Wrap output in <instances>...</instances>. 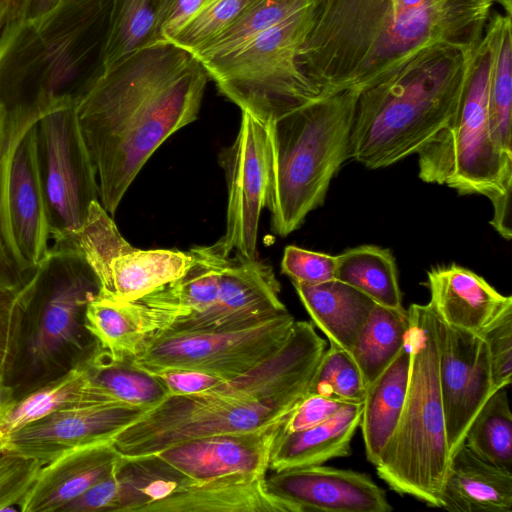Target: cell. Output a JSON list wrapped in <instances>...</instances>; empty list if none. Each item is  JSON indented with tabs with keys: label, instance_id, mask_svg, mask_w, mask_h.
<instances>
[{
	"label": "cell",
	"instance_id": "cell-1",
	"mask_svg": "<svg viewBox=\"0 0 512 512\" xmlns=\"http://www.w3.org/2000/svg\"><path fill=\"white\" fill-rule=\"evenodd\" d=\"M208 78L192 53L160 42L100 70L75 97L99 202L109 215L151 155L197 119Z\"/></svg>",
	"mask_w": 512,
	"mask_h": 512
},
{
	"label": "cell",
	"instance_id": "cell-2",
	"mask_svg": "<svg viewBox=\"0 0 512 512\" xmlns=\"http://www.w3.org/2000/svg\"><path fill=\"white\" fill-rule=\"evenodd\" d=\"M495 0H313L297 62L320 91L361 93L439 45L475 47Z\"/></svg>",
	"mask_w": 512,
	"mask_h": 512
},
{
	"label": "cell",
	"instance_id": "cell-3",
	"mask_svg": "<svg viewBox=\"0 0 512 512\" xmlns=\"http://www.w3.org/2000/svg\"><path fill=\"white\" fill-rule=\"evenodd\" d=\"M326 341L308 321H295L285 344L249 372L195 394H169L113 438L122 457L177 443L265 427L283 420L307 395Z\"/></svg>",
	"mask_w": 512,
	"mask_h": 512
},
{
	"label": "cell",
	"instance_id": "cell-4",
	"mask_svg": "<svg viewBox=\"0 0 512 512\" xmlns=\"http://www.w3.org/2000/svg\"><path fill=\"white\" fill-rule=\"evenodd\" d=\"M477 46L431 47L362 91L349 159L379 169L417 154L456 115Z\"/></svg>",
	"mask_w": 512,
	"mask_h": 512
},
{
	"label": "cell",
	"instance_id": "cell-5",
	"mask_svg": "<svg viewBox=\"0 0 512 512\" xmlns=\"http://www.w3.org/2000/svg\"><path fill=\"white\" fill-rule=\"evenodd\" d=\"M358 92L322 95L265 124L269 148L266 207L273 233L286 237L324 203L349 159Z\"/></svg>",
	"mask_w": 512,
	"mask_h": 512
},
{
	"label": "cell",
	"instance_id": "cell-6",
	"mask_svg": "<svg viewBox=\"0 0 512 512\" xmlns=\"http://www.w3.org/2000/svg\"><path fill=\"white\" fill-rule=\"evenodd\" d=\"M407 314L410 369L405 402L375 467L395 492L439 508L451 461L439 383L440 318L430 303L412 304Z\"/></svg>",
	"mask_w": 512,
	"mask_h": 512
},
{
	"label": "cell",
	"instance_id": "cell-7",
	"mask_svg": "<svg viewBox=\"0 0 512 512\" xmlns=\"http://www.w3.org/2000/svg\"><path fill=\"white\" fill-rule=\"evenodd\" d=\"M494 37L489 22L453 119L417 153L419 178L460 195H481L493 207L492 227L510 240L512 160L494 143L488 125V96Z\"/></svg>",
	"mask_w": 512,
	"mask_h": 512
},
{
	"label": "cell",
	"instance_id": "cell-8",
	"mask_svg": "<svg viewBox=\"0 0 512 512\" xmlns=\"http://www.w3.org/2000/svg\"><path fill=\"white\" fill-rule=\"evenodd\" d=\"M312 2L233 54L203 65L224 96L264 124L320 95L297 62Z\"/></svg>",
	"mask_w": 512,
	"mask_h": 512
},
{
	"label": "cell",
	"instance_id": "cell-9",
	"mask_svg": "<svg viewBox=\"0 0 512 512\" xmlns=\"http://www.w3.org/2000/svg\"><path fill=\"white\" fill-rule=\"evenodd\" d=\"M37 162L50 237L71 240L99 201L96 173L75 112L74 99H57L36 122Z\"/></svg>",
	"mask_w": 512,
	"mask_h": 512
},
{
	"label": "cell",
	"instance_id": "cell-10",
	"mask_svg": "<svg viewBox=\"0 0 512 512\" xmlns=\"http://www.w3.org/2000/svg\"><path fill=\"white\" fill-rule=\"evenodd\" d=\"M295 321L287 311L240 329L152 335L132 361L152 374L194 370L231 380L272 357L289 338Z\"/></svg>",
	"mask_w": 512,
	"mask_h": 512
},
{
	"label": "cell",
	"instance_id": "cell-11",
	"mask_svg": "<svg viewBox=\"0 0 512 512\" xmlns=\"http://www.w3.org/2000/svg\"><path fill=\"white\" fill-rule=\"evenodd\" d=\"M285 419L255 430L187 440L155 453L122 457L119 467L134 476L174 483L263 479Z\"/></svg>",
	"mask_w": 512,
	"mask_h": 512
},
{
	"label": "cell",
	"instance_id": "cell-12",
	"mask_svg": "<svg viewBox=\"0 0 512 512\" xmlns=\"http://www.w3.org/2000/svg\"><path fill=\"white\" fill-rule=\"evenodd\" d=\"M38 107L11 110L3 168L2 211L9 248L30 274L49 252L50 230L37 162Z\"/></svg>",
	"mask_w": 512,
	"mask_h": 512
},
{
	"label": "cell",
	"instance_id": "cell-13",
	"mask_svg": "<svg viewBox=\"0 0 512 512\" xmlns=\"http://www.w3.org/2000/svg\"><path fill=\"white\" fill-rule=\"evenodd\" d=\"M99 283V295L134 301L180 277L191 255L174 249L134 248L109 213L94 201L80 231L70 240Z\"/></svg>",
	"mask_w": 512,
	"mask_h": 512
},
{
	"label": "cell",
	"instance_id": "cell-14",
	"mask_svg": "<svg viewBox=\"0 0 512 512\" xmlns=\"http://www.w3.org/2000/svg\"><path fill=\"white\" fill-rule=\"evenodd\" d=\"M99 290L95 274L71 241L54 242L30 279L29 299L38 310L28 345L33 362H48L65 347L80 346L86 306Z\"/></svg>",
	"mask_w": 512,
	"mask_h": 512
},
{
	"label": "cell",
	"instance_id": "cell-15",
	"mask_svg": "<svg viewBox=\"0 0 512 512\" xmlns=\"http://www.w3.org/2000/svg\"><path fill=\"white\" fill-rule=\"evenodd\" d=\"M111 0H63L34 23L47 63L50 101L75 97L100 70Z\"/></svg>",
	"mask_w": 512,
	"mask_h": 512
},
{
	"label": "cell",
	"instance_id": "cell-16",
	"mask_svg": "<svg viewBox=\"0 0 512 512\" xmlns=\"http://www.w3.org/2000/svg\"><path fill=\"white\" fill-rule=\"evenodd\" d=\"M240 128L234 142L220 154L228 203L226 229L215 243L229 256L235 251L257 258L258 225L266 207L269 185V148L266 125L241 111Z\"/></svg>",
	"mask_w": 512,
	"mask_h": 512
},
{
	"label": "cell",
	"instance_id": "cell-17",
	"mask_svg": "<svg viewBox=\"0 0 512 512\" xmlns=\"http://www.w3.org/2000/svg\"><path fill=\"white\" fill-rule=\"evenodd\" d=\"M115 512H295L270 494L265 480L174 483L127 474L118 467Z\"/></svg>",
	"mask_w": 512,
	"mask_h": 512
},
{
	"label": "cell",
	"instance_id": "cell-18",
	"mask_svg": "<svg viewBox=\"0 0 512 512\" xmlns=\"http://www.w3.org/2000/svg\"><path fill=\"white\" fill-rule=\"evenodd\" d=\"M272 267L258 258L226 257L218 296L204 311L176 318L152 335L232 330L252 326L287 312ZM148 337V336H147Z\"/></svg>",
	"mask_w": 512,
	"mask_h": 512
},
{
	"label": "cell",
	"instance_id": "cell-19",
	"mask_svg": "<svg viewBox=\"0 0 512 512\" xmlns=\"http://www.w3.org/2000/svg\"><path fill=\"white\" fill-rule=\"evenodd\" d=\"M439 383L448 447L452 454L480 408L496 391L488 347L478 334L439 325Z\"/></svg>",
	"mask_w": 512,
	"mask_h": 512
},
{
	"label": "cell",
	"instance_id": "cell-20",
	"mask_svg": "<svg viewBox=\"0 0 512 512\" xmlns=\"http://www.w3.org/2000/svg\"><path fill=\"white\" fill-rule=\"evenodd\" d=\"M147 410L126 403L68 407L21 427L0 445L44 465L71 450L113 441Z\"/></svg>",
	"mask_w": 512,
	"mask_h": 512
},
{
	"label": "cell",
	"instance_id": "cell-21",
	"mask_svg": "<svg viewBox=\"0 0 512 512\" xmlns=\"http://www.w3.org/2000/svg\"><path fill=\"white\" fill-rule=\"evenodd\" d=\"M266 488L296 512H389L386 492L370 475L314 465L273 472Z\"/></svg>",
	"mask_w": 512,
	"mask_h": 512
},
{
	"label": "cell",
	"instance_id": "cell-22",
	"mask_svg": "<svg viewBox=\"0 0 512 512\" xmlns=\"http://www.w3.org/2000/svg\"><path fill=\"white\" fill-rule=\"evenodd\" d=\"M189 253L190 265L180 277L132 301L141 317L145 337L171 320L204 311L215 302L220 273L228 256L216 243L194 246Z\"/></svg>",
	"mask_w": 512,
	"mask_h": 512
},
{
	"label": "cell",
	"instance_id": "cell-23",
	"mask_svg": "<svg viewBox=\"0 0 512 512\" xmlns=\"http://www.w3.org/2000/svg\"><path fill=\"white\" fill-rule=\"evenodd\" d=\"M122 456L105 441L64 453L41 466L21 501L22 512H61L97 482L114 473Z\"/></svg>",
	"mask_w": 512,
	"mask_h": 512
},
{
	"label": "cell",
	"instance_id": "cell-24",
	"mask_svg": "<svg viewBox=\"0 0 512 512\" xmlns=\"http://www.w3.org/2000/svg\"><path fill=\"white\" fill-rule=\"evenodd\" d=\"M425 285L429 303L446 325L474 333L512 307L511 296L502 295L482 276L455 263L431 268Z\"/></svg>",
	"mask_w": 512,
	"mask_h": 512
},
{
	"label": "cell",
	"instance_id": "cell-25",
	"mask_svg": "<svg viewBox=\"0 0 512 512\" xmlns=\"http://www.w3.org/2000/svg\"><path fill=\"white\" fill-rule=\"evenodd\" d=\"M439 508L451 512H511V470L481 459L463 442L451 456Z\"/></svg>",
	"mask_w": 512,
	"mask_h": 512
},
{
	"label": "cell",
	"instance_id": "cell-26",
	"mask_svg": "<svg viewBox=\"0 0 512 512\" xmlns=\"http://www.w3.org/2000/svg\"><path fill=\"white\" fill-rule=\"evenodd\" d=\"M362 410L363 402L347 403L334 417L316 426L295 432H284L280 427L271 448L269 470L322 465L349 456Z\"/></svg>",
	"mask_w": 512,
	"mask_h": 512
},
{
	"label": "cell",
	"instance_id": "cell-27",
	"mask_svg": "<svg viewBox=\"0 0 512 512\" xmlns=\"http://www.w3.org/2000/svg\"><path fill=\"white\" fill-rule=\"evenodd\" d=\"M122 403L96 386L83 362L20 399L0 403V440L60 409Z\"/></svg>",
	"mask_w": 512,
	"mask_h": 512
},
{
	"label": "cell",
	"instance_id": "cell-28",
	"mask_svg": "<svg viewBox=\"0 0 512 512\" xmlns=\"http://www.w3.org/2000/svg\"><path fill=\"white\" fill-rule=\"evenodd\" d=\"M293 286L313 323L329 342L349 352L376 303L337 279L316 285L294 282Z\"/></svg>",
	"mask_w": 512,
	"mask_h": 512
},
{
	"label": "cell",
	"instance_id": "cell-29",
	"mask_svg": "<svg viewBox=\"0 0 512 512\" xmlns=\"http://www.w3.org/2000/svg\"><path fill=\"white\" fill-rule=\"evenodd\" d=\"M410 369L406 345L366 388L360 421L367 459L374 466L394 433L404 406Z\"/></svg>",
	"mask_w": 512,
	"mask_h": 512
},
{
	"label": "cell",
	"instance_id": "cell-30",
	"mask_svg": "<svg viewBox=\"0 0 512 512\" xmlns=\"http://www.w3.org/2000/svg\"><path fill=\"white\" fill-rule=\"evenodd\" d=\"M166 1L111 0L100 70L108 69L141 48L158 43Z\"/></svg>",
	"mask_w": 512,
	"mask_h": 512
},
{
	"label": "cell",
	"instance_id": "cell-31",
	"mask_svg": "<svg viewBox=\"0 0 512 512\" xmlns=\"http://www.w3.org/2000/svg\"><path fill=\"white\" fill-rule=\"evenodd\" d=\"M133 357H114L98 344L83 363L99 388L122 403L150 409L169 394L165 383L132 361Z\"/></svg>",
	"mask_w": 512,
	"mask_h": 512
},
{
	"label": "cell",
	"instance_id": "cell-32",
	"mask_svg": "<svg viewBox=\"0 0 512 512\" xmlns=\"http://www.w3.org/2000/svg\"><path fill=\"white\" fill-rule=\"evenodd\" d=\"M335 278L366 294L376 304L402 310L395 259L389 249L361 245L336 256Z\"/></svg>",
	"mask_w": 512,
	"mask_h": 512
},
{
	"label": "cell",
	"instance_id": "cell-33",
	"mask_svg": "<svg viewBox=\"0 0 512 512\" xmlns=\"http://www.w3.org/2000/svg\"><path fill=\"white\" fill-rule=\"evenodd\" d=\"M509 13L492 12L493 64L488 96L490 135L499 151L512 160V21Z\"/></svg>",
	"mask_w": 512,
	"mask_h": 512
},
{
	"label": "cell",
	"instance_id": "cell-34",
	"mask_svg": "<svg viewBox=\"0 0 512 512\" xmlns=\"http://www.w3.org/2000/svg\"><path fill=\"white\" fill-rule=\"evenodd\" d=\"M409 328L405 309L375 304L349 353L366 386L370 385L406 345Z\"/></svg>",
	"mask_w": 512,
	"mask_h": 512
},
{
	"label": "cell",
	"instance_id": "cell-35",
	"mask_svg": "<svg viewBox=\"0 0 512 512\" xmlns=\"http://www.w3.org/2000/svg\"><path fill=\"white\" fill-rule=\"evenodd\" d=\"M84 328L114 357H135L145 339L139 312L132 301L97 295L86 306Z\"/></svg>",
	"mask_w": 512,
	"mask_h": 512
},
{
	"label": "cell",
	"instance_id": "cell-36",
	"mask_svg": "<svg viewBox=\"0 0 512 512\" xmlns=\"http://www.w3.org/2000/svg\"><path fill=\"white\" fill-rule=\"evenodd\" d=\"M312 0H257L202 50L193 54L202 65L227 57L272 25L308 6Z\"/></svg>",
	"mask_w": 512,
	"mask_h": 512
},
{
	"label": "cell",
	"instance_id": "cell-37",
	"mask_svg": "<svg viewBox=\"0 0 512 512\" xmlns=\"http://www.w3.org/2000/svg\"><path fill=\"white\" fill-rule=\"evenodd\" d=\"M464 442L481 459L511 470L512 414L506 387L489 396L470 423Z\"/></svg>",
	"mask_w": 512,
	"mask_h": 512
},
{
	"label": "cell",
	"instance_id": "cell-38",
	"mask_svg": "<svg viewBox=\"0 0 512 512\" xmlns=\"http://www.w3.org/2000/svg\"><path fill=\"white\" fill-rule=\"evenodd\" d=\"M366 384L351 357L342 347L331 343L322 354L309 382L307 395H321L331 399L362 403Z\"/></svg>",
	"mask_w": 512,
	"mask_h": 512
},
{
	"label": "cell",
	"instance_id": "cell-39",
	"mask_svg": "<svg viewBox=\"0 0 512 512\" xmlns=\"http://www.w3.org/2000/svg\"><path fill=\"white\" fill-rule=\"evenodd\" d=\"M257 0H207L170 42L195 54L225 31Z\"/></svg>",
	"mask_w": 512,
	"mask_h": 512
},
{
	"label": "cell",
	"instance_id": "cell-40",
	"mask_svg": "<svg viewBox=\"0 0 512 512\" xmlns=\"http://www.w3.org/2000/svg\"><path fill=\"white\" fill-rule=\"evenodd\" d=\"M41 466L37 460L9 452L0 445V512L16 511V505L19 508Z\"/></svg>",
	"mask_w": 512,
	"mask_h": 512
},
{
	"label": "cell",
	"instance_id": "cell-41",
	"mask_svg": "<svg viewBox=\"0 0 512 512\" xmlns=\"http://www.w3.org/2000/svg\"><path fill=\"white\" fill-rule=\"evenodd\" d=\"M486 342L495 389L507 387L512 376V307L478 333Z\"/></svg>",
	"mask_w": 512,
	"mask_h": 512
},
{
	"label": "cell",
	"instance_id": "cell-42",
	"mask_svg": "<svg viewBox=\"0 0 512 512\" xmlns=\"http://www.w3.org/2000/svg\"><path fill=\"white\" fill-rule=\"evenodd\" d=\"M281 271L292 283H324L336 279V256L290 245L284 249Z\"/></svg>",
	"mask_w": 512,
	"mask_h": 512
},
{
	"label": "cell",
	"instance_id": "cell-43",
	"mask_svg": "<svg viewBox=\"0 0 512 512\" xmlns=\"http://www.w3.org/2000/svg\"><path fill=\"white\" fill-rule=\"evenodd\" d=\"M12 108L0 99V288L18 289L29 279L15 260L4 231L2 192L3 168L10 131V114Z\"/></svg>",
	"mask_w": 512,
	"mask_h": 512
},
{
	"label": "cell",
	"instance_id": "cell-44",
	"mask_svg": "<svg viewBox=\"0 0 512 512\" xmlns=\"http://www.w3.org/2000/svg\"><path fill=\"white\" fill-rule=\"evenodd\" d=\"M346 404L321 395H306L284 420L281 430L295 432L316 426L334 417Z\"/></svg>",
	"mask_w": 512,
	"mask_h": 512
},
{
	"label": "cell",
	"instance_id": "cell-45",
	"mask_svg": "<svg viewBox=\"0 0 512 512\" xmlns=\"http://www.w3.org/2000/svg\"><path fill=\"white\" fill-rule=\"evenodd\" d=\"M117 470L67 504L61 512H115L119 496Z\"/></svg>",
	"mask_w": 512,
	"mask_h": 512
},
{
	"label": "cell",
	"instance_id": "cell-46",
	"mask_svg": "<svg viewBox=\"0 0 512 512\" xmlns=\"http://www.w3.org/2000/svg\"><path fill=\"white\" fill-rule=\"evenodd\" d=\"M157 375L170 394H195L213 389L226 381L218 376L194 370H164Z\"/></svg>",
	"mask_w": 512,
	"mask_h": 512
},
{
	"label": "cell",
	"instance_id": "cell-47",
	"mask_svg": "<svg viewBox=\"0 0 512 512\" xmlns=\"http://www.w3.org/2000/svg\"><path fill=\"white\" fill-rule=\"evenodd\" d=\"M207 0H167L161 18L158 43L170 42Z\"/></svg>",
	"mask_w": 512,
	"mask_h": 512
},
{
	"label": "cell",
	"instance_id": "cell-48",
	"mask_svg": "<svg viewBox=\"0 0 512 512\" xmlns=\"http://www.w3.org/2000/svg\"><path fill=\"white\" fill-rule=\"evenodd\" d=\"M62 1L63 0H27L24 11L25 17L29 21L37 23Z\"/></svg>",
	"mask_w": 512,
	"mask_h": 512
},
{
	"label": "cell",
	"instance_id": "cell-49",
	"mask_svg": "<svg viewBox=\"0 0 512 512\" xmlns=\"http://www.w3.org/2000/svg\"><path fill=\"white\" fill-rule=\"evenodd\" d=\"M27 0H10L7 21L17 19L24 14Z\"/></svg>",
	"mask_w": 512,
	"mask_h": 512
},
{
	"label": "cell",
	"instance_id": "cell-50",
	"mask_svg": "<svg viewBox=\"0 0 512 512\" xmlns=\"http://www.w3.org/2000/svg\"><path fill=\"white\" fill-rule=\"evenodd\" d=\"M10 0H0V33L7 21Z\"/></svg>",
	"mask_w": 512,
	"mask_h": 512
},
{
	"label": "cell",
	"instance_id": "cell-51",
	"mask_svg": "<svg viewBox=\"0 0 512 512\" xmlns=\"http://www.w3.org/2000/svg\"><path fill=\"white\" fill-rule=\"evenodd\" d=\"M495 2L499 3L505 9V13L512 14L511 0H495Z\"/></svg>",
	"mask_w": 512,
	"mask_h": 512
}]
</instances>
